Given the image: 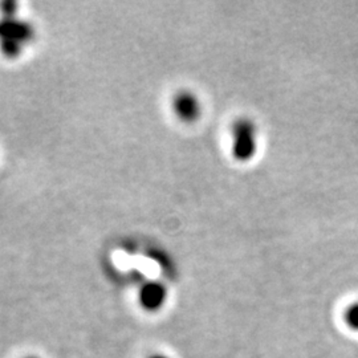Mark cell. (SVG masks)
I'll use <instances>...</instances> for the list:
<instances>
[{
  "label": "cell",
  "mask_w": 358,
  "mask_h": 358,
  "mask_svg": "<svg viewBox=\"0 0 358 358\" xmlns=\"http://www.w3.org/2000/svg\"><path fill=\"white\" fill-rule=\"evenodd\" d=\"M34 36V29L26 22L15 17L0 20V50L8 57H16Z\"/></svg>",
  "instance_id": "cell-1"
},
{
  "label": "cell",
  "mask_w": 358,
  "mask_h": 358,
  "mask_svg": "<svg viewBox=\"0 0 358 358\" xmlns=\"http://www.w3.org/2000/svg\"><path fill=\"white\" fill-rule=\"evenodd\" d=\"M257 128L251 118H238L231 128V152L236 161L247 162L257 152Z\"/></svg>",
  "instance_id": "cell-2"
},
{
  "label": "cell",
  "mask_w": 358,
  "mask_h": 358,
  "mask_svg": "<svg viewBox=\"0 0 358 358\" xmlns=\"http://www.w3.org/2000/svg\"><path fill=\"white\" fill-rule=\"evenodd\" d=\"M171 109L179 121L185 124H192L198 121L203 110L199 97L189 90H180L174 94Z\"/></svg>",
  "instance_id": "cell-3"
},
{
  "label": "cell",
  "mask_w": 358,
  "mask_h": 358,
  "mask_svg": "<svg viewBox=\"0 0 358 358\" xmlns=\"http://www.w3.org/2000/svg\"><path fill=\"white\" fill-rule=\"evenodd\" d=\"M167 297L166 285L164 282L150 280L142 284L138 291V304L143 310L155 313L165 307Z\"/></svg>",
  "instance_id": "cell-4"
},
{
  "label": "cell",
  "mask_w": 358,
  "mask_h": 358,
  "mask_svg": "<svg viewBox=\"0 0 358 358\" xmlns=\"http://www.w3.org/2000/svg\"><path fill=\"white\" fill-rule=\"evenodd\" d=\"M344 321L352 331L358 332V301H355L346 307Z\"/></svg>",
  "instance_id": "cell-5"
},
{
  "label": "cell",
  "mask_w": 358,
  "mask_h": 358,
  "mask_svg": "<svg viewBox=\"0 0 358 358\" xmlns=\"http://www.w3.org/2000/svg\"><path fill=\"white\" fill-rule=\"evenodd\" d=\"M146 358H171L170 356H167L165 353H153L150 356H148Z\"/></svg>",
  "instance_id": "cell-6"
},
{
  "label": "cell",
  "mask_w": 358,
  "mask_h": 358,
  "mask_svg": "<svg viewBox=\"0 0 358 358\" xmlns=\"http://www.w3.org/2000/svg\"><path fill=\"white\" fill-rule=\"evenodd\" d=\"M24 358H41L38 357V356H35V355H29V356H26Z\"/></svg>",
  "instance_id": "cell-7"
}]
</instances>
